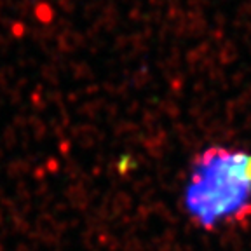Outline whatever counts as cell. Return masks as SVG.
Returning <instances> with one entry per match:
<instances>
[{
  "instance_id": "1",
  "label": "cell",
  "mask_w": 251,
  "mask_h": 251,
  "mask_svg": "<svg viewBox=\"0 0 251 251\" xmlns=\"http://www.w3.org/2000/svg\"><path fill=\"white\" fill-rule=\"evenodd\" d=\"M181 204L188 220L206 232L246 225L251 220V152L220 145L199 152Z\"/></svg>"
}]
</instances>
